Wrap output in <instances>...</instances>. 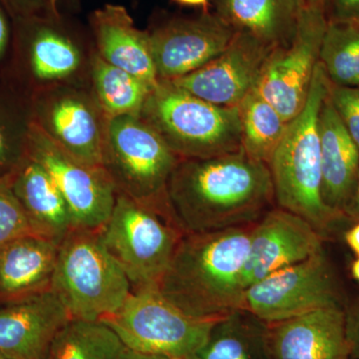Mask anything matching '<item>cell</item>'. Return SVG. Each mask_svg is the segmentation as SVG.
<instances>
[{
  "instance_id": "22",
  "label": "cell",
  "mask_w": 359,
  "mask_h": 359,
  "mask_svg": "<svg viewBox=\"0 0 359 359\" xmlns=\"http://www.w3.org/2000/svg\"><path fill=\"white\" fill-rule=\"evenodd\" d=\"M35 235L60 244L74 229L69 208L48 172L28 156L9 181Z\"/></svg>"
},
{
  "instance_id": "35",
  "label": "cell",
  "mask_w": 359,
  "mask_h": 359,
  "mask_svg": "<svg viewBox=\"0 0 359 359\" xmlns=\"http://www.w3.org/2000/svg\"><path fill=\"white\" fill-rule=\"evenodd\" d=\"M13 151H11V143L1 124H0V168L6 167L11 163Z\"/></svg>"
},
{
  "instance_id": "39",
  "label": "cell",
  "mask_w": 359,
  "mask_h": 359,
  "mask_svg": "<svg viewBox=\"0 0 359 359\" xmlns=\"http://www.w3.org/2000/svg\"><path fill=\"white\" fill-rule=\"evenodd\" d=\"M119 359H170L162 355H155V354H147L137 353L131 349L124 347Z\"/></svg>"
},
{
  "instance_id": "8",
  "label": "cell",
  "mask_w": 359,
  "mask_h": 359,
  "mask_svg": "<svg viewBox=\"0 0 359 359\" xmlns=\"http://www.w3.org/2000/svg\"><path fill=\"white\" fill-rule=\"evenodd\" d=\"M216 320L193 318L168 301L158 287H146L132 290L122 308L102 323L131 351L191 359Z\"/></svg>"
},
{
  "instance_id": "25",
  "label": "cell",
  "mask_w": 359,
  "mask_h": 359,
  "mask_svg": "<svg viewBox=\"0 0 359 359\" xmlns=\"http://www.w3.org/2000/svg\"><path fill=\"white\" fill-rule=\"evenodd\" d=\"M89 80L97 102L107 119L140 115L154 89L140 78L104 60L95 50L90 56Z\"/></svg>"
},
{
  "instance_id": "24",
  "label": "cell",
  "mask_w": 359,
  "mask_h": 359,
  "mask_svg": "<svg viewBox=\"0 0 359 359\" xmlns=\"http://www.w3.org/2000/svg\"><path fill=\"white\" fill-rule=\"evenodd\" d=\"M191 359H269L266 323L244 309L215 321Z\"/></svg>"
},
{
  "instance_id": "4",
  "label": "cell",
  "mask_w": 359,
  "mask_h": 359,
  "mask_svg": "<svg viewBox=\"0 0 359 359\" xmlns=\"http://www.w3.org/2000/svg\"><path fill=\"white\" fill-rule=\"evenodd\" d=\"M100 231L73 229L59 245L51 290L72 320L102 321L117 313L132 292Z\"/></svg>"
},
{
  "instance_id": "31",
  "label": "cell",
  "mask_w": 359,
  "mask_h": 359,
  "mask_svg": "<svg viewBox=\"0 0 359 359\" xmlns=\"http://www.w3.org/2000/svg\"><path fill=\"white\" fill-rule=\"evenodd\" d=\"M18 20L61 13L60 0H0Z\"/></svg>"
},
{
  "instance_id": "20",
  "label": "cell",
  "mask_w": 359,
  "mask_h": 359,
  "mask_svg": "<svg viewBox=\"0 0 359 359\" xmlns=\"http://www.w3.org/2000/svg\"><path fill=\"white\" fill-rule=\"evenodd\" d=\"M318 127L323 199L330 209L344 214L358 182L359 149L342 124L328 94L321 106Z\"/></svg>"
},
{
  "instance_id": "5",
  "label": "cell",
  "mask_w": 359,
  "mask_h": 359,
  "mask_svg": "<svg viewBox=\"0 0 359 359\" xmlns=\"http://www.w3.org/2000/svg\"><path fill=\"white\" fill-rule=\"evenodd\" d=\"M139 116L180 159H205L242 149L238 107L215 105L171 81L160 80Z\"/></svg>"
},
{
  "instance_id": "29",
  "label": "cell",
  "mask_w": 359,
  "mask_h": 359,
  "mask_svg": "<svg viewBox=\"0 0 359 359\" xmlns=\"http://www.w3.org/2000/svg\"><path fill=\"white\" fill-rule=\"evenodd\" d=\"M29 233H34L9 181L0 180V248Z\"/></svg>"
},
{
  "instance_id": "9",
  "label": "cell",
  "mask_w": 359,
  "mask_h": 359,
  "mask_svg": "<svg viewBox=\"0 0 359 359\" xmlns=\"http://www.w3.org/2000/svg\"><path fill=\"white\" fill-rule=\"evenodd\" d=\"M334 306H344L341 292L323 250L252 283L243 302V309L266 323Z\"/></svg>"
},
{
  "instance_id": "18",
  "label": "cell",
  "mask_w": 359,
  "mask_h": 359,
  "mask_svg": "<svg viewBox=\"0 0 359 359\" xmlns=\"http://www.w3.org/2000/svg\"><path fill=\"white\" fill-rule=\"evenodd\" d=\"M269 359H351L344 306L266 323Z\"/></svg>"
},
{
  "instance_id": "10",
  "label": "cell",
  "mask_w": 359,
  "mask_h": 359,
  "mask_svg": "<svg viewBox=\"0 0 359 359\" xmlns=\"http://www.w3.org/2000/svg\"><path fill=\"white\" fill-rule=\"evenodd\" d=\"M328 20L325 9L302 6L294 39L269 54L257 91L287 123L308 100Z\"/></svg>"
},
{
  "instance_id": "42",
  "label": "cell",
  "mask_w": 359,
  "mask_h": 359,
  "mask_svg": "<svg viewBox=\"0 0 359 359\" xmlns=\"http://www.w3.org/2000/svg\"><path fill=\"white\" fill-rule=\"evenodd\" d=\"M0 359H8V358H6V356H4V355H2L1 353H0Z\"/></svg>"
},
{
  "instance_id": "33",
  "label": "cell",
  "mask_w": 359,
  "mask_h": 359,
  "mask_svg": "<svg viewBox=\"0 0 359 359\" xmlns=\"http://www.w3.org/2000/svg\"><path fill=\"white\" fill-rule=\"evenodd\" d=\"M328 21L347 22L359 20V0H328Z\"/></svg>"
},
{
  "instance_id": "16",
  "label": "cell",
  "mask_w": 359,
  "mask_h": 359,
  "mask_svg": "<svg viewBox=\"0 0 359 359\" xmlns=\"http://www.w3.org/2000/svg\"><path fill=\"white\" fill-rule=\"evenodd\" d=\"M71 320L51 290L8 302L0 309V353L8 359H48Z\"/></svg>"
},
{
  "instance_id": "14",
  "label": "cell",
  "mask_w": 359,
  "mask_h": 359,
  "mask_svg": "<svg viewBox=\"0 0 359 359\" xmlns=\"http://www.w3.org/2000/svg\"><path fill=\"white\" fill-rule=\"evenodd\" d=\"M273 49L252 35L236 32L230 44L216 58L171 82L215 105L238 107L257 88Z\"/></svg>"
},
{
  "instance_id": "34",
  "label": "cell",
  "mask_w": 359,
  "mask_h": 359,
  "mask_svg": "<svg viewBox=\"0 0 359 359\" xmlns=\"http://www.w3.org/2000/svg\"><path fill=\"white\" fill-rule=\"evenodd\" d=\"M344 214L349 219H353V221L359 219V174L355 188H354L351 199L344 208Z\"/></svg>"
},
{
  "instance_id": "21",
  "label": "cell",
  "mask_w": 359,
  "mask_h": 359,
  "mask_svg": "<svg viewBox=\"0 0 359 359\" xmlns=\"http://www.w3.org/2000/svg\"><path fill=\"white\" fill-rule=\"evenodd\" d=\"M59 245L29 233L0 248V299L8 302L51 290Z\"/></svg>"
},
{
  "instance_id": "26",
  "label": "cell",
  "mask_w": 359,
  "mask_h": 359,
  "mask_svg": "<svg viewBox=\"0 0 359 359\" xmlns=\"http://www.w3.org/2000/svg\"><path fill=\"white\" fill-rule=\"evenodd\" d=\"M238 108L242 150L252 159L268 165L283 139L287 122L257 89Z\"/></svg>"
},
{
  "instance_id": "41",
  "label": "cell",
  "mask_w": 359,
  "mask_h": 359,
  "mask_svg": "<svg viewBox=\"0 0 359 359\" xmlns=\"http://www.w3.org/2000/svg\"><path fill=\"white\" fill-rule=\"evenodd\" d=\"M351 275H353L354 280L359 282V257L354 259L353 264H351Z\"/></svg>"
},
{
  "instance_id": "27",
  "label": "cell",
  "mask_w": 359,
  "mask_h": 359,
  "mask_svg": "<svg viewBox=\"0 0 359 359\" xmlns=\"http://www.w3.org/2000/svg\"><path fill=\"white\" fill-rule=\"evenodd\" d=\"M124 347L102 321L71 320L54 340L48 359H119Z\"/></svg>"
},
{
  "instance_id": "3",
  "label": "cell",
  "mask_w": 359,
  "mask_h": 359,
  "mask_svg": "<svg viewBox=\"0 0 359 359\" xmlns=\"http://www.w3.org/2000/svg\"><path fill=\"white\" fill-rule=\"evenodd\" d=\"M330 80L320 62L314 70L304 109L287 123V129L268 166L276 207L302 217L327 240L346 215L330 209L321 194L320 113Z\"/></svg>"
},
{
  "instance_id": "11",
  "label": "cell",
  "mask_w": 359,
  "mask_h": 359,
  "mask_svg": "<svg viewBox=\"0 0 359 359\" xmlns=\"http://www.w3.org/2000/svg\"><path fill=\"white\" fill-rule=\"evenodd\" d=\"M27 153L48 172L67 203L74 229L100 231L109 219L117 192L102 167L77 160L32 123Z\"/></svg>"
},
{
  "instance_id": "30",
  "label": "cell",
  "mask_w": 359,
  "mask_h": 359,
  "mask_svg": "<svg viewBox=\"0 0 359 359\" xmlns=\"http://www.w3.org/2000/svg\"><path fill=\"white\" fill-rule=\"evenodd\" d=\"M328 97L359 149V87L337 86L330 82Z\"/></svg>"
},
{
  "instance_id": "40",
  "label": "cell",
  "mask_w": 359,
  "mask_h": 359,
  "mask_svg": "<svg viewBox=\"0 0 359 359\" xmlns=\"http://www.w3.org/2000/svg\"><path fill=\"white\" fill-rule=\"evenodd\" d=\"M328 0H302V6L309 7H318V8L325 9L327 13Z\"/></svg>"
},
{
  "instance_id": "12",
  "label": "cell",
  "mask_w": 359,
  "mask_h": 359,
  "mask_svg": "<svg viewBox=\"0 0 359 359\" xmlns=\"http://www.w3.org/2000/svg\"><path fill=\"white\" fill-rule=\"evenodd\" d=\"M106 122L91 85L78 81L44 89L33 123L72 157L102 167Z\"/></svg>"
},
{
  "instance_id": "37",
  "label": "cell",
  "mask_w": 359,
  "mask_h": 359,
  "mask_svg": "<svg viewBox=\"0 0 359 359\" xmlns=\"http://www.w3.org/2000/svg\"><path fill=\"white\" fill-rule=\"evenodd\" d=\"M344 240L354 254L359 257V219L356 221L355 224L346 231Z\"/></svg>"
},
{
  "instance_id": "32",
  "label": "cell",
  "mask_w": 359,
  "mask_h": 359,
  "mask_svg": "<svg viewBox=\"0 0 359 359\" xmlns=\"http://www.w3.org/2000/svg\"><path fill=\"white\" fill-rule=\"evenodd\" d=\"M344 321L351 359H359V297L344 306Z\"/></svg>"
},
{
  "instance_id": "13",
  "label": "cell",
  "mask_w": 359,
  "mask_h": 359,
  "mask_svg": "<svg viewBox=\"0 0 359 359\" xmlns=\"http://www.w3.org/2000/svg\"><path fill=\"white\" fill-rule=\"evenodd\" d=\"M159 80L190 74L226 48L236 30L216 13L174 16L148 30Z\"/></svg>"
},
{
  "instance_id": "36",
  "label": "cell",
  "mask_w": 359,
  "mask_h": 359,
  "mask_svg": "<svg viewBox=\"0 0 359 359\" xmlns=\"http://www.w3.org/2000/svg\"><path fill=\"white\" fill-rule=\"evenodd\" d=\"M9 25L7 21L6 13L0 6V57L4 55L6 50L7 44L9 40Z\"/></svg>"
},
{
  "instance_id": "1",
  "label": "cell",
  "mask_w": 359,
  "mask_h": 359,
  "mask_svg": "<svg viewBox=\"0 0 359 359\" xmlns=\"http://www.w3.org/2000/svg\"><path fill=\"white\" fill-rule=\"evenodd\" d=\"M167 193L175 219L186 233L252 226L276 203L268 165L242 149L180 160Z\"/></svg>"
},
{
  "instance_id": "23",
  "label": "cell",
  "mask_w": 359,
  "mask_h": 359,
  "mask_svg": "<svg viewBox=\"0 0 359 359\" xmlns=\"http://www.w3.org/2000/svg\"><path fill=\"white\" fill-rule=\"evenodd\" d=\"M302 0H216V13L236 32L252 35L269 46L294 39Z\"/></svg>"
},
{
  "instance_id": "28",
  "label": "cell",
  "mask_w": 359,
  "mask_h": 359,
  "mask_svg": "<svg viewBox=\"0 0 359 359\" xmlns=\"http://www.w3.org/2000/svg\"><path fill=\"white\" fill-rule=\"evenodd\" d=\"M320 62L330 83L359 87V20L328 21Z\"/></svg>"
},
{
  "instance_id": "17",
  "label": "cell",
  "mask_w": 359,
  "mask_h": 359,
  "mask_svg": "<svg viewBox=\"0 0 359 359\" xmlns=\"http://www.w3.org/2000/svg\"><path fill=\"white\" fill-rule=\"evenodd\" d=\"M18 20L27 39L30 71L43 90L84 81L91 54L87 57L81 34L62 13Z\"/></svg>"
},
{
  "instance_id": "6",
  "label": "cell",
  "mask_w": 359,
  "mask_h": 359,
  "mask_svg": "<svg viewBox=\"0 0 359 359\" xmlns=\"http://www.w3.org/2000/svg\"><path fill=\"white\" fill-rule=\"evenodd\" d=\"M180 160L140 116L107 119L102 168L117 194L173 215L167 189Z\"/></svg>"
},
{
  "instance_id": "2",
  "label": "cell",
  "mask_w": 359,
  "mask_h": 359,
  "mask_svg": "<svg viewBox=\"0 0 359 359\" xmlns=\"http://www.w3.org/2000/svg\"><path fill=\"white\" fill-rule=\"evenodd\" d=\"M252 226L186 233L158 289L200 320H219L243 309V271Z\"/></svg>"
},
{
  "instance_id": "7",
  "label": "cell",
  "mask_w": 359,
  "mask_h": 359,
  "mask_svg": "<svg viewBox=\"0 0 359 359\" xmlns=\"http://www.w3.org/2000/svg\"><path fill=\"white\" fill-rule=\"evenodd\" d=\"M101 238L132 290L158 287L186 235L173 215L117 194Z\"/></svg>"
},
{
  "instance_id": "15",
  "label": "cell",
  "mask_w": 359,
  "mask_h": 359,
  "mask_svg": "<svg viewBox=\"0 0 359 359\" xmlns=\"http://www.w3.org/2000/svg\"><path fill=\"white\" fill-rule=\"evenodd\" d=\"M325 238L309 222L280 207L269 210L250 231L249 254L243 271L247 289L278 269L323 250Z\"/></svg>"
},
{
  "instance_id": "38",
  "label": "cell",
  "mask_w": 359,
  "mask_h": 359,
  "mask_svg": "<svg viewBox=\"0 0 359 359\" xmlns=\"http://www.w3.org/2000/svg\"><path fill=\"white\" fill-rule=\"evenodd\" d=\"M173 1L178 6L200 8L202 13L210 11V6H211V0H173Z\"/></svg>"
},
{
  "instance_id": "19",
  "label": "cell",
  "mask_w": 359,
  "mask_h": 359,
  "mask_svg": "<svg viewBox=\"0 0 359 359\" xmlns=\"http://www.w3.org/2000/svg\"><path fill=\"white\" fill-rule=\"evenodd\" d=\"M89 25L99 55L116 67L131 73L155 88L159 84L150 35L135 25L128 11L108 4L89 16Z\"/></svg>"
}]
</instances>
